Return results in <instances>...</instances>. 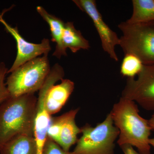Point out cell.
Masks as SVG:
<instances>
[{
	"mask_svg": "<svg viewBox=\"0 0 154 154\" xmlns=\"http://www.w3.org/2000/svg\"><path fill=\"white\" fill-rule=\"evenodd\" d=\"M79 109H73L57 117H51L48 137L55 142L66 151L78 141L81 128L77 126L75 117Z\"/></svg>",
	"mask_w": 154,
	"mask_h": 154,
	"instance_id": "ba28073f",
	"label": "cell"
},
{
	"mask_svg": "<svg viewBox=\"0 0 154 154\" xmlns=\"http://www.w3.org/2000/svg\"><path fill=\"white\" fill-rule=\"evenodd\" d=\"M122 32L119 45L125 54L137 57L144 65H154V21L118 25Z\"/></svg>",
	"mask_w": 154,
	"mask_h": 154,
	"instance_id": "277c9868",
	"label": "cell"
},
{
	"mask_svg": "<svg viewBox=\"0 0 154 154\" xmlns=\"http://www.w3.org/2000/svg\"><path fill=\"white\" fill-rule=\"evenodd\" d=\"M8 70L5 63L0 62V105L11 97L5 82L6 75Z\"/></svg>",
	"mask_w": 154,
	"mask_h": 154,
	"instance_id": "2e32d148",
	"label": "cell"
},
{
	"mask_svg": "<svg viewBox=\"0 0 154 154\" xmlns=\"http://www.w3.org/2000/svg\"><path fill=\"white\" fill-rule=\"evenodd\" d=\"M80 10L85 13L91 19L99 34L103 50L115 61L119 59L115 47L119 45L120 39L115 32L105 23L102 15L97 8L94 0H73Z\"/></svg>",
	"mask_w": 154,
	"mask_h": 154,
	"instance_id": "9c48e42d",
	"label": "cell"
},
{
	"mask_svg": "<svg viewBox=\"0 0 154 154\" xmlns=\"http://www.w3.org/2000/svg\"><path fill=\"white\" fill-rule=\"evenodd\" d=\"M62 41L65 48H69L74 53L80 50H88L91 47L89 42L79 30L76 29L72 22L65 23Z\"/></svg>",
	"mask_w": 154,
	"mask_h": 154,
	"instance_id": "4fadbf2b",
	"label": "cell"
},
{
	"mask_svg": "<svg viewBox=\"0 0 154 154\" xmlns=\"http://www.w3.org/2000/svg\"><path fill=\"white\" fill-rule=\"evenodd\" d=\"M149 143L150 145L154 148V137L150 138L149 140Z\"/></svg>",
	"mask_w": 154,
	"mask_h": 154,
	"instance_id": "ffe728a7",
	"label": "cell"
},
{
	"mask_svg": "<svg viewBox=\"0 0 154 154\" xmlns=\"http://www.w3.org/2000/svg\"><path fill=\"white\" fill-rule=\"evenodd\" d=\"M119 131L117 143L135 147L140 154H150L149 143L152 130L149 120L142 117L135 102L121 97L110 112Z\"/></svg>",
	"mask_w": 154,
	"mask_h": 154,
	"instance_id": "6da1fadb",
	"label": "cell"
},
{
	"mask_svg": "<svg viewBox=\"0 0 154 154\" xmlns=\"http://www.w3.org/2000/svg\"><path fill=\"white\" fill-rule=\"evenodd\" d=\"M36 11L49 25L51 41L56 44L53 55L58 59H60L63 56H66V49L64 47L62 41L64 22L60 18L49 14L41 6L37 7Z\"/></svg>",
	"mask_w": 154,
	"mask_h": 154,
	"instance_id": "8fae6325",
	"label": "cell"
},
{
	"mask_svg": "<svg viewBox=\"0 0 154 154\" xmlns=\"http://www.w3.org/2000/svg\"><path fill=\"white\" fill-rule=\"evenodd\" d=\"M148 120L149 124L152 130H154V113Z\"/></svg>",
	"mask_w": 154,
	"mask_h": 154,
	"instance_id": "d6986e66",
	"label": "cell"
},
{
	"mask_svg": "<svg viewBox=\"0 0 154 154\" xmlns=\"http://www.w3.org/2000/svg\"><path fill=\"white\" fill-rule=\"evenodd\" d=\"M143 65L141 61L136 56L125 54L120 67V73L127 78H134L141 71Z\"/></svg>",
	"mask_w": 154,
	"mask_h": 154,
	"instance_id": "9a60e30c",
	"label": "cell"
},
{
	"mask_svg": "<svg viewBox=\"0 0 154 154\" xmlns=\"http://www.w3.org/2000/svg\"><path fill=\"white\" fill-rule=\"evenodd\" d=\"M51 68L48 54L28 61L14 70L6 82L10 96L34 94L44 85Z\"/></svg>",
	"mask_w": 154,
	"mask_h": 154,
	"instance_id": "3957f363",
	"label": "cell"
},
{
	"mask_svg": "<svg viewBox=\"0 0 154 154\" xmlns=\"http://www.w3.org/2000/svg\"><path fill=\"white\" fill-rule=\"evenodd\" d=\"M37 101L34 94H27L0 105V149L17 136H33Z\"/></svg>",
	"mask_w": 154,
	"mask_h": 154,
	"instance_id": "7a4b0ae2",
	"label": "cell"
},
{
	"mask_svg": "<svg viewBox=\"0 0 154 154\" xmlns=\"http://www.w3.org/2000/svg\"><path fill=\"white\" fill-rule=\"evenodd\" d=\"M124 154H140L133 148L132 146L125 144L120 146Z\"/></svg>",
	"mask_w": 154,
	"mask_h": 154,
	"instance_id": "ac0fdd59",
	"label": "cell"
},
{
	"mask_svg": "<svg viewBox=\"0 0 154 154\" xmlns=\"http://www.w3.org/2000/svg\"><path fill=\"white\" fill-rule=\"evenodd\" d=\"M64 75L63 68L56 63L51 68L43 86L45 92V104L51 116L60 111L74 90V83L64 79Z\"/></svg>",
	"mask_w": 154,
	"mask_h": 154,
	"instance_id": "8992f818",
	"label": "cell"
},
{
	"mask_svg": "<svg viewBox=\"0 0 154 154\" xmlns=\"http://www.w3.org/2000/svg\"><path fill=\"white\" fill-rule=\"evenodd\" d=\"M33 136L20 135L12 138L0 149V154H36Z\"/></svg>",
	"mask_w": 154,
	"mask_h": 154,
	"instance_id": "7c38bea8",
	"label": "cell"
},
{
	"mask_svg": "<svg viewBox=\"0 0 154 154\" xmlns=\"http://www.w3.org/2000/svg\"><path fill=\"white\" fill-rule=\"evenodd\" d=\"M81 128L82 135L78 139L72 154H114V142L119 131L110 113L96 127L86 124Z\"/></svg>",
	"mask_w": 154,
	"mask_h": 154,
	"instance_id": "5b68a950",
	"label": "cell"
},
{
	"mask_svg": "<svg viewBox=\"0 0 154 154\" xmlns=\"http://www.w3.org/2000/svg\"><path fill=\"white\" fill-rule=\"evenodd\" d=\"M122 97L137 102L143 109L154 110V65H143L137 78H127Z\"/></svg>",
	"mask_w": 154,
	"mask_h": 154,
	"instance_id": "52a82bcc",
	"label": "cell"
},
{
	"mask_svg": "<svg viewBox=\"0 0 154 154\" xmlns=\"http://www.w3.org/2000/svg\"><path fill=\"white\" fill-rule=\"evenodd\" d=\"M6 12V11H4L0 14V23L4 25L6 31L15 38L17 48L16 59L11 69L8 71V74L28 61L42 55L48 54L51 50V48L48 38H43L41 42L38 44L28 42L25 40L19 33L17 26L12 27L4 19L3 15Z\"/></svg>",
	"mask_w": 154,
	"mask_h": 154,
	"instance_id": "30bf717a",
	"label": "cell"
},
{
	"mask_svg": "<svg viewBox=\"0 0 154 154\" xmlns=\"http://www.w3.org/2000/svg\"><path fill=\"white\" fill-rule=\"evenodd\" d=\"M131 17L127 20L130 24L154 21V0H133Z\"/></svg>",
	"mask_w": 154,
	"mask_h": 154,
	"instance_id": "5bb4252c",
	"label": "cell"
},
{
	"mask_svg": "<svg viewBox=\"0 0 154 154\" xmlns=\"http://www.w3.org/2000/svg\"><path fill=\"white\" fill-rule=\"evenodd\" d=\"M42 154H72V153L66 151L55 142L48 137L45 143Z\"/></svg>",
	"mask_w": 154,
	"mask_h": 154,
	"instance_id": "e0dca14e",
	"label": "cell"
}]
</instances>
